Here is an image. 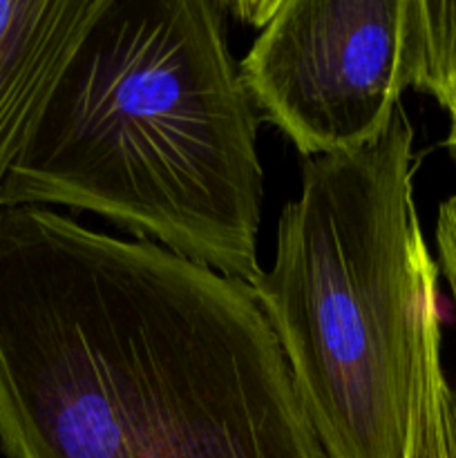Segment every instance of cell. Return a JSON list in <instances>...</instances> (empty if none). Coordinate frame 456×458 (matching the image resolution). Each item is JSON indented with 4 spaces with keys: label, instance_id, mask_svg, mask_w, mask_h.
Returning a JSON list of instances; mask_svg holds the SVG:
<instances>
[{
    "label": "cell",
    "instance_id": "1",
    "mask_svg": "<svg viewBox=\"0 0 456 458\" xmlns=\"http://www.w3.org/2000/svg\"><path fill=\"white\" fill-rule=\"evenodd\" d=\"M4 458H326L246 282L0 210Z\"/></svg>",
    "mask_w": 456,
    "mask_h": 458
},
{
    "label": "cell",
    "instance_id": "2",
    "mask_svg": "<svg viewBox=\"0 0 456 458\" xmlns=\"http://www.w3.org/2000/svg\"><path fill=\"white\" fill-rule=\"evenodd\" d=\"M258 123L224 3L106 0L9 173L3 208L97 213L253 284Z\"/></svg>",
    "mask_w": 456,
    "mask_h": 458
},
{
    "label": "cell",
    "instance_id": "3",
    "mask_svg": "<svg viewBox=\"0 0 456 458\" xmlns=\"http://www.w3.org/2000/svg\"><path fill=\"white\" fill-rule=\"evenodd\" d=\"M414 128L311 157L250 284L326 458H405L420 309L438 267L414 201Z\"/></svg>",
    "mask_w": 456,
    "mask_h": 458
},
{
    "label": "cell",
    "instance_id": "4",
    "mask_svg": "<svg viewBox=\"0 0 456 458\" xmlns=\"http://www.w3.org/2000/svg\"><path fill=\"white\" fill-rule=\"evenodd\" d=\"M420 70V0H277L240 63L259 116L302 157L374 146Z\"/></svg>",
    "mask_w": 456,
    "mask_h": 458
},
{
    "label": "cell",
    "instance_id": "5",
    "mask_svg": "<svg viewBox=\"0 0 456 458\" xmlns=\"http://www.w3.org/2000/svg\"><path fill=\"white\" fill-rule=\"evenodd\" d=\"M106 0H0V210L13 164Z\"/></svg>",
    "mask_w": 456,
    "mask_h": 458
},
{
    "label": "cell",
    "instance_id": "6",
    "mask_svg": "<svg viewBox=\"0 0 456 458\" xmlns=\"http://www.w3.org/2000/svg\"><path fill=\"white\" fill-rule=\"evenodd\" d=\"M414 385L436 428L443 458H456V385L447 380L441 360V313L438 280L427 286L420 309Z\"/></svg>",
    "mask_w": 456,
    "mask_h": 458
},
{
    "label": "cell",
    "instance_id": "7",
    "mask_svg": "<svg viewBox=\"0 0 456 458\" xmlns=\"http://www.w3.org/2000/svg\"><path fill=\"white\" fill-rule=\"evenodd\" d=\"M416 89L450 116L445 148L456 155V0H420V70Z\"/></svg>",
    "mask_w": 456,
    "mask_h": 458
},
{
    "label": "cell",
    "instance_id": "8",
    "mask_svg": "<svg viewBox=\"0 0 456 458\" xmlns=\"http://www.w3.org/2000/svg\"><path fill=\"white\" fill-rule=\"evenodd\" d=\"M405 458H443L436 428L416 385H411L410 438H407Z\"/></svg>",
    "mask_w": 456,
    "mask_h": 458
},
{
    "label": "cell",
    "instance_id": "9",
    "mask_svg": "<svg viewBox=\"0 0 456 458\" xmlns=\"http://www.w3.org/2000/svg\"><path fill=\"white\" fill-rule=\"evenodd\" d=\"M436 250L438 273L447 280L456 307V195L441 204L436 217Z\"/></svg>",
    "mask_w": 456,
    "mask_h": 458
},
{
    "label": "cell",
    "instance_id": "10",
    "mask_svg": "<svg viewBox=\"0 0 456 458\" xmlns=\"http://www.w3.org/2000/svg\"><path fill=\"white\" fill-rule=\"evenodd\" d=\"M224 9L232 13H240L241 21H249L250 25L264 27L277 9V0H268V3H235L226 4L224 3Z\"/></svg>",
    "mask_w": 456,
    "mask_h": 458
}]
</instances>
